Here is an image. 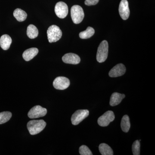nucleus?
Returning <instances> with one entry per match:
<instances>
[{"instance_id": "1", "label": "nucleus", "mask_w": 155, "mask_h": 155, "mask_svg": "<svg viewBox=\"0 0 155 155\" xmlns=\"http://www.w3.org/2000/svg\"><path fill=\"white\" fill-rule=\"evenodd\" d=\"M46 126V123L44 120H32L27 123V127L30 134L36 135L40 133Z\"/></svg>"}, {"instance_id": "2", "label": "nucleus", "mask_w": 155, "mask_h": 155, "mask_svg": "<svg viewBox=\"0 0 155 155\" xmlns=\"http://www.w3.org/2000/svg\"><path fill=\"white\" fill-rule=\"evenodd\" d=\"M108 49L107 41H103L99 46L97 51V60L99 63H103L106 61L108 57Z\"/></svg>"}, {"instance_id": "3", "label": "nucleus", "mask_w": 155, "mask_h": 155, "mask_svg": "<svg viewBox=\"0 0 155 155\" xmlns=\"http://www.w3.org/2000/svg\"><path fill=\"white\" fill-rule=\"evenodd\" d=\"M47 35L50 43L55 42L62 37V31L57 25H52L48 28Z\"/></svg>"}, {"instance_id": "4", "label": "nucleus", "mask_w": 155, "mask_h": 155, "mask_svg": "<svg viewBox=\"0 0 155 155\" xmlns=\"http://www.w3.org/2000/svg\"><path fill=\"white\" fill-rule=\"evenodd\" d=\"M71 16L72 21L75 24H79L82 22L84 18L83 9L78 5L72 6L71 9Z\"/></svg>"}, {"instance_id": "5", "label": "nucleus", "mask_w": 155, "mask_h": 155, "mask_svg": "<svg viewBox=\"0 0 155 155\" xmlns=\"http://www.w3.org/2000/svg\"><path fill=\"white\" fill-rule=\"evenodd\" d=\"M89 112L87 110H80L75 111L71 117L72 125H78L89 116Z\"/></svg>"}, {"instance_id": "6", "label": "nucleus", "mask_w": 155, "mask_h": 155, "mask_svg": "<svg viewBox=\"0 0 155 155\" xmlns=\"http://www.w3.org/2000/svg\"><path fill=\"white\" fill-rule=\"evenodd\" d=\"M115 118L114 112L112 111H108L98 118L97 123L100 126L106 127L114 121Z\"/></svg>"}, {"instance_id": "7", "label": "nucleus", "mask_w": 155, "mask_h": 155, "mask_svg": "<svg viewBox=\"0 0 155 155\" xmlns=\"http://www.w3.org/2000/svg\"><path fill=\"white\" fill-rule=\"evenodd\" d=\"M47 110L46 108L42 107L41 106H35L28 112V117L30 119H36L40 117H43L46 115Z\"/></svg>"}, {"instance_id": "8", "label": "nucleus", "mask_w": 155, "mask_h": 155, "mask_svg": "<svg viewBox=\"0 0 155 155\" xmlns=\"http://www.w3.org/2000/svg\"><path fill=\"white\" fill-rule=\"evenodd\" d=\"M70 81L67 78L60 76L56 78L53 82V86L56 89L64 90L69 87Z\"/></svg>"}, {"instance_id": "9", "label": "nucleus", "mask_w": 155, "mask_h": 155, "mask_svg": "<svg viewBox=\"0 0 155 155\" xmlns=\"http://www.w3.org/2000/svg\"><path fill=\"white\" fill-rule=\"evenodd\" d=\"M55 12L59 18H65L68 14V7L67 4L62 2L57 3L55 7Z\"/></svg>"}, {"instance_id": "10", "label": "nucleus", "mask_w": 155, "mask_h": 155, "mask_svg": "<svg viewBox=\"0 0 155 155\" xmlns=\"http://www.w3.org/2000/svg\"><path fill=\"white\" fill-rule=\"evenodd\" d=\"M119 11L121 18L123 20L128 19L130 15L128 2L127 0H122L119 6Z\"/></svg>"}, {"instance_id": "11", "label": "nucleus", "mask_w": 155, "mask_h": 155, "mask_svg": "<svg viewBox=\"0 0 155 155\" xmlns=\"http://www.w3.org/2000/svg\"><path fill=\"white\" fill-rule=\"evenodd\" d=\"M125 72L126 68L125 65L122 64H119L116 65L111 69L109 72V75L110 77H117L124 75Z\"/></svg>"}, {"instance_id": "12", "label": "nucleus", "mask_w": 155, "mask_h": 155, "mask_svg": "<svg viewBox=\"0 0 155 155\" xmlns=\"http://www.w3.org/2000/svg\"><path fill=\"white\" fill-rule=\"evenodd\" d=\"M62 60L64 63L67 64L76 65L80 62V57L73 53H68L63 56Z\"/></svg>"}, {"instance_id": "13", "label": "nucleus", "mask_w": 155, "mask_h": 155, "mask_svg": "<svg viewBox=\"0 0 155 155\" xmlns=\"http://www.w3.org/2000/svg\"><path fill=\"white\" fill-rule=\"evenodd\" d=\"M38 53V50L37 48H31L25 50L22 54V57L25 61H29L35 57Z\"/></svg>"}, {"instance_id": "14", "label": "nucleus", "mask_w": 155, "mask_h": 155, "mask_svg": "<svg viewBox=\"0 0 155 155\" xmlns=\"http://www.w3.org/2000/svg\"><path fill=\"white\" fill-rule=\"evenodd\" d=\"M125 97V94H121L117 92L114 93L111 95L110 99V105L112 107L118 105L121 102Z\"/></svg>"}, {"instance_id": "15", "label": "nucleus", "mask_w": 155, "mask_h": 155, "mask_svg": "<svg viewBox=\"0 0 155 155\" xmlns=\"http://www.w3.org/2000/svg\"><path fill=\"white\" fill-rule=\"evenodd\" d=\"M12 40L11 37L8 35H4L0 38V46L4 50L9 49Z\"/></svg>"}, {"instance_id": "16", "label": "nucleus", "mask_w": 155, "mask_h": 155, "mask_svg": "<svg viewBox=\"0 0 155 155\" xmlns=\"http://www.w3.org/2000/svg\"><path fill=\"white\" fill-rule=\"evenodd\" d=\"M14 16L19 22L25 21L27 17L26 12L19 8L16 9L14 12Z\"/></svg>"}, {"instance_id": "17", "label": "nucleus", "mask_w": 155, "mask_h": 155, "mask_svg": "<svg viewBox=\"0 0 155 155\" xmlns=\"http://www.w3.org/2000/svg\"><path fill=\"white\" fill-rule=\"evenodd\" d=\"M130 126L129 116L126 115L123 116L121 123V127L122 131L127 133L129 131Z\"/></svg>"}, {"instance_id": "18", "label": "nucleus", "mask_w": 155, "mask_h": 155, "mask_svg": "<svg viewBox=\"0 0 155 155\" xmlns=\"http://www.w3.org/2000/svg\"><path fill=\"white\" fill-rule=\"evenodd\" d=\"M38 31L36 26L31 24L27 27V35L29 38L34 39L38 36Z\"/></svg>"}, {"instance_id": "19", "label": "nucleus", "mask_w": 155, "mask_h": 155, "mask_svg": "<svg viewBox=\"0 0 155 155\" xmlns=\"http://www.w3.org/2000/svg\"><path fill=\"white\" fill-rule=\"evenodd\" d=\"M99 149L101 154L102 155H113L114 152L112 148L106 143H101L99 146Z\"/></svg>"}, {"instance_id": "20", "label": "nucleus", "mask_w": 155, "mask_h": 155, "mask_svg": "<svg viewBox=\"0 0 155 155\" xmlns=\"http://www.w3.org/2000/svg\"><path fill=\"white\" fill-rule=\"evenodd\" d=\"M95 33L94 29L91 27H88L86 30L79 33V37L81 39H87L91 37Z\"/></svg>"}, {"instance_id": "21", "label": "nucleus", "mask_w": 155, "mask_h": 155, "mask_svg": "<svg viewBox=\"0 0 155 155\" xmlns=\"http://www.w3.org/2000/svg\"><path fill=\"white\" fill-rule=\"evenodd\" d=\"M12 117V114L10 112H3L0 113V124L8 122Z\"/></svg>"}, {"instance_id": "22", "label": "nucleus", "mask_w": 155, "mask_h": 155, "mask_svg": "<svg viewBox=\"0 0 155 155\" xmlns=\"http://www.w3.org/2000/svg\"><path fill=\"white\" fill-rule=\"evenodd\" d=\"M132 150L134 155H140V142L136 140L134 142L132 146Z\"/></svg>"}, {"instance_id": "23", "label": "nucleus", "mask_w": 155, "mask_h": 155, "mask_svg": "<svg viewBox=\"0 0 155 155\" xmlns=\"http://www.w3.org/2000/svg\"><path fill=\"white\" fill-rule=\"evenodd\" d=\"M79 153L81 155H92L91 150L85 145L81 146L79 148Z\"/></svg>"}, {"instance_id": "24", "label": "nucleus", "mask_w": 155, "mask_h": 155, "mask_svg": "<svg viewBox=\"0 0 155 155\" xmlns=\"http://www.w3.org/2000/svg\"><path fill=\"white\" fill-rule=\"evenodd\" d=\"M99 2V0H85L84 4L87 6L95 5Z\"/></svg>"}]
</instances>
